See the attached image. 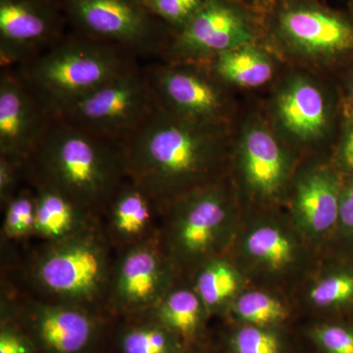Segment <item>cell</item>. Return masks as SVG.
<instances>
[{
	"label": "cell",
	"mask_w": 353,
	"mask_h": 353,
	"mask_svg": "<svg viewBox=\"0 0 353 353\" xmlns=\"http://www.w3.org/2000/svg\"><path fill=\"white\" fill-rule=\"evenodd\" d=\"M0 353H39L36 343L20 322L4 312L0 327Z\"/></svg>",
	"instance_id": "cell-32"
},
{
	"label": "cell",
	"mask_w": 353,
	"mask_h": 353,
	"mask_svg": "<svg viewBox=\"0 0 353 353\" xmlns=\"http://www.w3.org/2000/svg\"><path fill=\"white\" fill-rule=\"evenodd\" d=\"M261 43L284 63L334 77L353 61V16L318 0H276Z\"/></svg>",
	"instance_id": "cell-4"
},
{
	"label": "cell",
	"mask_w": 353,
	"mask_h": 353,
	"mask_svg": "<svg viewBox=\"0 0 353 353\" xmlns=\"http://www.w3.org/2000/svg\"><path fill=\"white\" fill-rule=\"evenodd\" d=\"M252 1L256 2V6H255L256 7V10L259 11L260 13H263L276 0H252ZM245 3L248 6V0H245Z\"/></svg>",
	"instance_id": "cell-36"
},
{
	"label": "cell",
	"mask_w": 353,
	"mask_h": 353,
	"mask_svg": "<svg viewBox=\"0 0 353 353\" xmlns=\"http://www.w3.org/2000/svg\"><path fill=\"white\" fill-rule=\"evenodd\" d=\"M19 314L39 353H90L99 340L101 325L90 309L34 301Z\"/></svg>",
	"instance_id": "cell-18"
},
{
	"label": "cell",
	"mask_w": 353,
	"mask_h": 353,
	"mask_svg": "<svg viewBox=\"0 0 353 353\" xmlns=\"http://www.w3.org/2000/svg\"><path fill=\"white\" fill-rule=\"evenodd\" d=\"M343 183L329 157H306L299 162L287 204L290 220L306 241H319L334 234Z\"/></svg>",
	"instance_id": "cell-16"
},
{
	"label": "cell",
	"mask_w": 353,
	"mask_h": 353,
	"mask_svg": "<svg viewBox=\"0 0 353 353\" xmlns=\"http://www.w3.org/2000/svg\"><path fill=\"white\" fill-rule=\"evenodd\" d=\"M36 192V226L34 236L44 243H54L76 236L92 224L94 213L62 192L34 185Z\"/></svg>",
	"instance_id": "cell-21"
},
{
	"label": "cell",
	"mask_w": 353,
	"mask_h": 353,
	"mask_svg": "<svg viewBox=\"0 0 353 353\" xmlns=\"http://www.w3.org/2000/svg\"><path fill=\"white\" fill-rule=\"evenodd\" d=\"M334 234L353 245V178L343 179L340 215Z\"/></svg>",
	"instance_id": "cell-34"
},
{
	"label": "cell",
	"mask_w": 353,
	"mask_h": 353,
	"mask_svg": "<svg viewBox=\"0 0 353 353\" xmlns=\"http://www.w3.org/2000/svg\"><path fill=\"white\" fill-rule=\"evenodd\" d=\"M241 206L230 175L171 202L160 241L176 268L196 269L232 248Z\"/></svg>",
	"instance_id": "cell-7"
},
{
	"label": "cell",
	"mask_w": 353,
	"mask_h": 353,
	"mask_svg": "<svg viewBox=\"0 0 353 353\" xmlns=\"http://www.w3.org/2000/svg\"><path fill=\"white\" fill-rule=\"evenodd\" d=\"M307 334L323 353H353V328L347 325L317 323L309 327Z\"/></svg>",
	"instance_id": "cell-30"
},
{
	"label": "cell",
	"mask_w": 353,
	"mask_h": 353,
	"mask_svg": "<svg viewBox=\"0 0 353 353\" xmlns=\"http://www.w3.org/2000/svg\"><path fill=\"white\" fill-rule=\"evenodd\" d=\"M204 65L227 88L245 97L266 92L288 66L262 43L239 46Z\"/></svg>",
	"instance_id": "cell-19"
},
{
	"label": "cell",
	"mask_w": 353,
	"mask_h": 353,
	"mask_svg": "<svg viewBox=\"0 0 353 353\" xmlns=\"http://www.w3.org/2000/svg\"><path fill=\"white\" fill-rule=\"evenodd\" d=\"M143 71L160 108L199 124L233 126L241 99L205 65L158 60Z\"/></svg>",
	"instance_id": "cell-9"
},
{
	"label": "cell",
	"mask_w": 353,
	"mask_h": 353,
	"mask_svg": "<svg viewBox=\"0 0 353 353\" xmlns=\"http://www.w3.org/2000/svg\"><path fill=\"white\" fill-rule=\"evenodd\" d=\"M175 264L157 236L127 246L113 266L108 296L114 310L143 314L175 285Z\"/></svg>",
	"instance_id": "cell-14"
},
{
	"label": "cell",
	"mask_w": 353,
	"mask_h": 353,
	"mask_svg": "<svg viewBox=\"0 0 353 353\" xmlns=\"http://www.w3.org/2000/svg\"><path fill=\"white\" fill-rule=\"evenodd\" d=\"M36 226V192L22 189L4 206L2 233L10 241L34 236Z\"/></svg>",
	"instance_id": "cell-28"
},
{
	"label": "cell",
	"mask_w": 353,
	"mask_h": 353,
	"mask_svg": "<svg viewBox=\"0 0 353 353\" xmlns=\"http://www.w3.org/2000/svg\"><path fill=\"white\" fill-rule=\"evenodd\" d=\"M256 215L240 226L234 261L248 280L264 285L285 284L296 277L307 262L305 239L279 208L254 209Z\"/></svg>",
	"instance_id": "cell-12"
},
{
	"label": "cell",
	"mask_w": 353,
	"mask_h": 353,
	"mask_svg": "<svg viewBox=\"0 0 353 353\" xmlns=\"http://www.w3.org/2000/svg\"><path fill=\"white\" fill-rule=\"evenodd\" d=\"M290 314L285 301L270 290L248 288L234 299L227 312L234 324L260 327H282Z\"/></svg>",
	"instance_id": "cell-25"
},
{
	"label": "cell",
	"mask_w": 353,
	"mask_h": 353,
	"mask_svg": "<svg viewBox=\"0 0 353 353\" xmlns=\"http://www.w3.org/2000/svg\"><path fill=\"white\" fill-rule=\"evenodd\" d=\"M305 301L317 312L352 307L353 266L332 265L318 272L306 288Z\"/></svg>",
	"instance_id": "cell-24"
},
{
	"label": "cell",
	"mask_w": 353,
	"mask_h": 353,
	"mask_svg": "<svg viewBox=\"0 0 353 353\" xmlns=\"http://www.w3.org/2000/svg\"><path fill=\"white\" fill-rule=\"evenodd\" d=\"M230 353H287L282 327L236 324L227 336Z\"/></svg>",
	"instance_id": "cell-27"
},
{
	"label": "cell",
	"mask_w": 353,
	"mask_h": 353,
	"mask_svg": "<svg viewBox=\"0 0 353 353\" xmlns=\"http://www.w3.org/2000/svg\"><path fill=\"white\" fill-rule=\"evenodd\" d=\"M139 64L110 44L74 32L29 63L16 68L53 118L108 81Z\"/></svg>",
	"instance_id": "cell-5"
},
{
	"label": "cell",
	"mask_w": 353,
	"mask_h": 353,
	"mask_svg": "<svg viewBox=\"0 0 353 353\" xmlns=\"http://www.w3.org/2000/svg\"><path fill=\"white\" fill-rule=\"evenodd\" d=\"M108 231L117 245L127 248L154 238L153 223L160 211L152 197L126 178L109 201Z\"/></svg>",
	"instance_id": "cell-20"
},
{
	"label": "cell",
	"mask_w": 353,
	"mask_h": 353,
	"mask_svg": "<svg viewBox=\"0 0 353 353\" xmlns=\"http://www.w3.org/2000/svg\"><path fill=\"white\" fill-rule=\"evenodd\" d=\"M256 97L272 129L301 159L330 157L345 109L334 77L288 65Z\"/></svg>",
	"instance_id": "cell-3"
},
{
	"label": "cell",
	"mask_w": 353,
	"mask_h": 353,
	"mask_svg": "<svg viewBox=\"0 0 353 353\" xmlns=\"http://www.w3.org/2000/svg\"><path fill=\"white\" fill-rule=\"evenodd\" d=\"M301 160L267 122L256 95L241 101L233 125L230 176L241 205L265 209L288 203Z\"/></svg>",
	"instance_id": "cell-6"
},
{
	"label": "cell",
	"mask_w": 353,
	"mask_h": 353,
	"mask_svg": "<svg viewBox=\"0 0 353 353\" xmlns=\"http://www.w3.org/2000/svg\"><path fill=\"white\" fill-rule=\"evenodd\" d=\"M185 341L163 325L145 318L120 329V353H187Z\"/></svg>",
	"instance_id": "cell-26"
},
{
	"label": "cell",
	"mask_w": 353,
	"mask_h": 353,
	"mask_svg": "<svg viewBox=\"0 0 353 353\" xmlns=\"http://www.w3.org/2000/svg\"><path fill=\"white\" fill-rule=\"evenodd\" d=\"M143 315L171 330L185 345L194 343L201 338L210 317L192 285L180 287L174 285L157 305Z\"/></svg>",
	"instance_id": "cell-22"
},
{
	"label": "cell",
	"mask_w": 353,
	"mask_h": 353,
	"mask_svg": "<svg viewBox=\"0 0 353 353\" xmlns=\"http://www.w3.org/2000/svg\"><path fill=\"white\" fill-rule=\"evenodd\" d=\"M155 106L143 67L137 64L70 106L57 119L124 143Z\"/></svg>",
	"instance_id": "cell-13"
},
{
	"label": "cell",
	"mask_w": 353,
	"mask_h": 353,
	"mask_svg": "<svg viewBox=\"0 0 353 353\" xmlns=\"http://www.w3.org/2000/svg\"><path fill=\"white\" fill-rule=\"evenodd\" d=\"M345 105H353V61L336 76Z\"/></svg>",
	"instance_id": "cell-35"
},
{
	"label": "cell",
	"mask_w": 353,
	"mask_h": 353,
	"mask_svg": "<svg viewBox=\"0 0 353 353\" xmlns=\"http://www.w3.org/2000/svg\"><path fill=\"white\" fill-rule=\"evenodd\" d=\"M187 353H209L206 352H202V350H194V352H187Z\"/></svg>",
	"instance_id": "cell-38"
},
{
	"label": "cell",
	"mask_w": 353,
	"mask_h": 353,
	"mask_svg": "<svg viewBox=\"0 0 353 353\" xmlns=\"http://www.w3.org/2000/svg\"><path fill=\"white\" fill-rule=\"evenodd\" d=\"M26 166L34 185L52 188L94 214L127 178L123 143L57 118Z\"/></svg>",
	"instance_id": "cell-2"
},
{
	"label": "cell",
	"mask_w": 353,
	"mask_h": 353,
	"mask_svg": "<svg viewBox=\"0 0 353 353\" xmlns=\"http://www.w3.org/2000/svg\"><path fill=\"white\" fill-rule=\"evenodd\" d=\"M330 160L343 179L353 178V105L345 106Z\"/></svg>",
	"instance_id": "cell-31"
},
{
	"label": "cell",
	"mask_w": 353,
	"mask_h": 353,
	"mask_svg": "<svg viewBox=\"0 0 353 353\" xmlns=\"http://www.w3.org/2000/svg\"><path fill=\"white\" fill-rule=\"evenodd\" d=\"M44 243L29 274L48 301L90 310L106 296L113 266L105 241L94 226L66 240Z\"/></svg>",
	"instance_id": "cell-8"
},
{
	"label": "cell",
	"mask_w": 353,
	"mask_h": 353,
	"mask_svg": "<svg viewBox=\"0 0 353 353\" xmlns=\"http://www.w3.org/2000/svg\"><path fill=\"white\" fill-rule=\"evenodd\" d=\"M27 162L0 155V203L2 208L18 192L23 175L27 174Z\"/></svg>",
	"instance_id": "cell-33"
},
{
	"label": "cell",
	"mask_w": 353,
	"mask_h": 353,
	"mask_svg": "<svg viewBox=\"0 0 353 353\" xmlns=\"http://www.w3.org/2000/svg\"><path fill=\"white\" fill-rule=\"evenodd\" d=\"M60 0H0V65L18 68L65 36Z\"/></svg>",
	"instance_id": "cell-15"
},
{
	"label": "cell",
	"mask_w": 353,
	"mask_h": 353,
	"mask_svg": "<svg viewBox=\"0 0 353 353\" xmlns=\"http://www.w3.org/2000/svg\"><path fill=\"white\" fill-rule=\"evenodd\" d=\"M248 279L233 259L212 257L194 269L192 287L209 315L227 314L236 296L246 288Z\"/></svg>",
	"instance_id": "cell-23"
},
{
	"label": "cell",
	"mask_w": 353,
	"mask_h": 353,
	"mask_svg": "<svg viewBox=\"0 0 353 353\" xmlns=\"http://www.w3.org/2000/svg\"><path fill=\"white\" fill-rule=\"evenodd\" d=\"M262 13L241 0H204L182 29L174 32L159 60L205 64L239 46L261 43Z\"/></svg>",
	"instance_id": "cell-11"
},
{
	"label": "cell",
	"mask_w": 353,
	"mask_h": 353,
	"mask_svg": "<svg viewBox=\"0 0 353 353\" xmlns=\"http://www.w3.org/2000/svg\"><path fill=\"white\" fill-rule=\"evenodd\" d=\"M148 12L175 32L182 29L204 0H139Z\"/></svg>",
	"instance_id": "cell-29"
},
{
	"label": "cell",
	"mask_w": 353,
	"mask_h": 353,
	"mask_svg": "<svg viewBox=\"0 0 353 353\" xmlns=\"http://www.w3.org/2000/svg\"><path fill=\"white\" fill-rule=\"evenodd\" d=\"M233 126L199 124L159 106L124 145L126 176L160 211L179 197L230 175Z\"/></svg>",
	"instance_id": "cell-1"
},
{
	"label": "cell",
	"mask_w": 353,
	"mask_h": 353,
	"mask_svg": "<svg viewBox=\"0 0 353 353\" xmlns=\"http://www.w3.org/2000/svg\"><path fill=\"white\" fill-rule=\"evenodd\" d=\"M348 8H350L348 12L352 14V15L353 16V0H350V1H348Z\"/></svg>",
	"instance_id": "cell-37"
},
{
	"label": "cell",
	"mask_w": 353,
	"mask_h": 353,
	"mask_svg": "<svg viewBox=\"0 0 353 353\" xmlns=\"http://www.w3.org/2000/svg\"><path fill=\"white\" fill-rule=\"evenodd\" d=\"M53 116L16 68L0 71V155L27 162L52 124Z\"/></svg>",
	"instance_id": "cell-17"
},
{
	"label": "cell",
	"mask_w": 353,
	"mask_h": 353,
	"mask_svg": "<svg viewBox=\"0 0 353 353\" xmlns=\"http://www.w3.org/2000/svg\"><path fill=\"white\" fill-rule=\"evenodd\" d=\"M75 32L138 58L161 57L173 30L139 0H60Z\"/></svg>",
	"instance_id": "cell-10"
}]
</instances>
